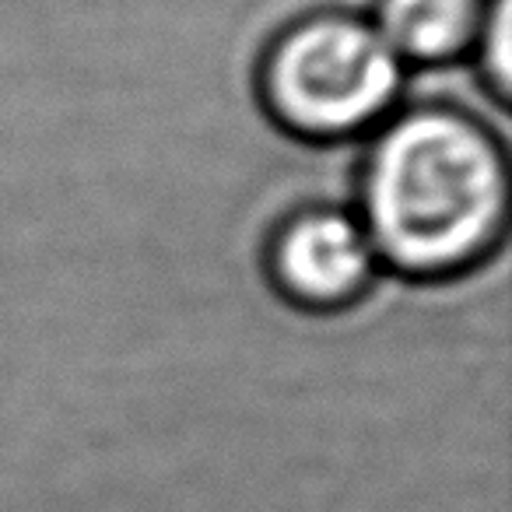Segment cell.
Returning a JSON list of instances; mask_svg holds the SVG:
<instances>
[{
    "mask_svg": "<svg viewBox=\"0 0 512 512\" xmlns=\"http://www.w3.org/2000/svg\"><path fill=\"white\" fill-rule=\"evenodd\" d=\"M267 271L288 302L309 313H337L376 278V253L362 221L341 207H302L278 225Z\"/></svg>",
    "mask_w": 512,
    "mask_h": 512,
    "instance_id": "3",
    "label": "cell"
},
{
    "mask_svg": "<svg viewBox=\"0 0 512 512\" xmlns=\"http://www.w3.org/2000/svg\"><path fill=\"white\" fill-rule=\"evenodd\" d=\"M512 25H509V0H491L488 18H484V29L477 36L481 43V67L484 78L491 81V92L505 102L512 85Z\"/></svg>",
    "mask_w": 512,
    "mask_h": 512,
    "instance_id": "5",
    "label": "cell"
},
{
    "mask_svg": "<svg viewBox=\"0 0 512 512\" xmlns=\"http://www.w3.org/2000/svg\"><path fill=\"white\" fill-rule=\"evenodd\" d=\"M491 0H379L376 29L400 60L442 64L477 43Z\"/></svg>",
    "mask_w": 512,
    "mask_h": 512,
    "instance_id": "4",
    "label": "cell"
},
{
    "mask_svg": "<svg viewBox=\"0 0 512 512\" xmlns=\"http://www.w3.org/2000/svg\"><path fill=\"white\" fill-rule=\"evenodd\" d=\"M260 88L281 127L313 141H341L369 130L397 102L400 57L376 25L313 15L278 36Z\"/></svg>",
    "mask_w": 512,
    "mask_h": 512,
    "instance_id": "2",
    "label": "cell"
},
{
    "mask_svg": "<svg viewBox=\"0 0 512 512\" xmlns=\"http://www.w3.org/2000/svg\"><path fill=\"white\" fill-rule=\"evenodd\" d=\"M358 200L376 260L407 278H453L509 228V158L467 109H407L372 141Z\"/></svg>",
    "mask_w": 512,
    "mask_h": 512,
    "instance_id": "1",
    "label": "cell"
}]
</instances>
